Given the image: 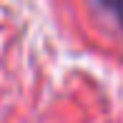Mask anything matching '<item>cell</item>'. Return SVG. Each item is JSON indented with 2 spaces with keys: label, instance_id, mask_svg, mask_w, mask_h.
Listing matches in <instances>:
<instances>
[{
  "label": "cell",
  "instance_id": "1",
  "mask_svg": "<svg viewBox=\"0 0 123 123\" xmlns=\"http://www.w3.org/2000/svg\"><path fill=\"white\" fill-rule=\"evenodd\" d=\"M111 8H113L116 13H118V18H121V23H123V3H113Z\"/></svg>",
  "mask_w": 123,
  "mask_h": 123
}]
</instances>
